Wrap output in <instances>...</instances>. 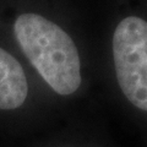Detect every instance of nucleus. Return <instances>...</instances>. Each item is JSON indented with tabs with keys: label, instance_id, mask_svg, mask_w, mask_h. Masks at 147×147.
Listing matches in <instances>:
<instances>
[{
	"label": "nucleus",
	"instance_id": "obj_4",
	"mask_svg": "<svg viewBox=\"0 0 147 147\" xmlns=\"http://www.w3.org/2000/svg\"><path fill=\"white\" fill-rule=\"evenodd\" d=\"M42 147H99L94 145H86V144H77V142H57V144H49Z\"/></svg>",
	"mask_w": 147,
	"mask_h": 147
},
{
	"label": "nucleus",
	"instance_id": "obj_3",
	"mask_svg": "<svg viewBox=\"0 0 147 147\" xmlns=\"http://www.w3.org/2000/svg\"><path fill=\"white\" fill-rule=\"evenodd\" d=\"M31 98V84L21 61L0 44V123L20 114Z\"/></svg>",
	"mask_w": 147,
	"mask_h": 147
},
{
	"label": "nucleus",
	"instance_id": "obj_2",
	"mask_svg": "<svg viewBox=\"0 0 147 147\" xmlns=\"http://www.w3.org/2000/svg\"><path fill=\"white\" fill-rule=\"evenodd\" d=\"M112 44L119 90L131 107L147 114V21L125 17L114 31Z\"/></svg>",
	"mask_w": 147,
	"mask_h": 147
},
{
	"label": "nucleus",
	"instance_id": "obj_1",
	"mask_svg": "<svg viewBox=\"0 0 147 147\" xmlns=\"http://www.w3.org/2000/svg\"><path fill=\"white\" fill-rule=\"evenodd\" d=\"M18 48L54 93L69 97L82 85L81 59L75 42L55 22L36 12H22L12 22Z\"/></svg>",
	"mask_w": 147,
	"mask_h": 147
}]
</instances>
